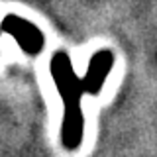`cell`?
<instances>
[{
    "mask_svg": "<svg viewBox=\"0 0 157 157\" xmlns=\"http://www.w3.org/2000/svg\"><path fill=\"white\" fill-rule=\"evenodd\" d=\"M51 77L55 82L59 96L63 100V122H61V144L65 149L75 151L82 144L85 136V114H82V78L75 75L71 57L65 51H57L51 57Z\"/></svg>",
    "mask_w": 157,
    "mask_h": 157,
    "instance_id": "obj_1",
    "label": "cell"
},
{
    "mask_svg": "<svg viewBox=\"0 0 157 157\" xmlns=\"http://www.w3.org/2000/svg\"><path fill=\"white\" fill-rule=\"evenodd\" d=\"M114 67V53L110 49H100L94 55L90 57V63H88V69L82 77V86H85L86 94H98L100 92L102 85H104L108 73Z\"/></svg>",
    "mask_w": 157,
    "mask_h": 157,
    "instance_id": "obj_3",
    "label": "cell"
},
{
    "mask_svg": "<svg viewBox=\"0 0 157 157\" xmlns=\"http://www.w3.org/2000/svg\"><path fill=\"white\" fill-rule=\"evenodd\" d=\"M0 29L16 39L18 45L29 55H37L45 45V37H43L41 29L33 22L18 16V14H6L0 22Z\"/></svg>",
    "mask_w": 157,
    "mask_h": 157,
    "instance_id": "obj_2",
    "label": "cell"
}]
</instances>
